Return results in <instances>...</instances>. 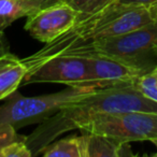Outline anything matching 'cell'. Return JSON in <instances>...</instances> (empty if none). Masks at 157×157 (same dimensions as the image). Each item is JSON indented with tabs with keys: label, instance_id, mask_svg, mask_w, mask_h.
I'll return each instance as SVG.
<instances>
[{
	"label": "cell",
	"instance_id": "3",
	"mask_svg": "<svg viewBox=\"0 0 157 157\" xmlns=\"http://www.w3.org/2000/svg\"><path fill=\"white\" fill-rule=\"evenodd\" d=\"M156 44L157 23L152 22L123 35L97 41L69 55L82 57L100 55L110 57L146 73L157 66Z\"/></svg>",
	"mask_w": 157,
	"mask_h": 157
},
{
	"label": "cell",
	"instance_id": "12",
	"mask_svg": "<svg viewBox=\"0 0 157 157\" xmlns=\"http://www.w3.org/2000/svg\"><path fill=\"white\" fill-rule=\"evenodd\" d=\"M40 155L44 157H85L83 135L51 142L41 151Z\"/></svg>",
	"mask_w": 157,
	"mask_h": 157
},
{
	"label": "cell",
	"instance_id": "6",
	"mask_svg": "<svg viewBox=\"0 0 157 157\" xmlns=\"http://www.w3.org/2000/svg\"><path fill=\"white\" fill-rule=\"evenodd\" d=\"M88 74L90 63L86 57L63 55L54 57L28 72L22 84L59 83L78 87L85 86Z\"/></svg>",
	"mask_w": 157,
	"mask_h": 157
},
{
	"label": "cell",
	"instance_id": "1",
	"mask_svg": "<svg viewBox=\"0 0 157 157\" xmlns=\"http://www.w3.org/2000/svg\"><path fill=\"white\" fill-rule=\"evenodd\" d=\"M127 111L157 113V102L144 97L130 84L99 88L57 111L25 137V141L33 156H38L59 136L73 129L80 130L96 116Z\"/></svg>",
	"mask_w": 157,
	"mask_h": 157
},
{
	"label": "cell",
	"instance_id": "13",
	"mask_svg": "<svg viewBox=\"0 0 157 157\" xmlns=\"http://www.w3.org/2000/svg\"><path fill=\"white\" fill-rule=\"evenodd\" d=\"M130 85L144 97L157 102V66L150 72L136 78Z\"/></svg>",
	"mask_w": 157,
	"mask_h": 157
},
{
	"label": "cell",
	"instance_id": "2",
	"mask_svg": "<svg viewBox=\"0 0 157 157\" xmlns=\"http://www.w3.org/2000/svg\"><path fill=\"white\" fill-rule=\"evenodd\" d=\"M152 22L147 7L115 1L95 13L80 15L71 28L23 61L28 73L54 57L69 55L78 48L135 30Z\"/></svg>",
	"mask_w": 157,
	"mask_h": 157
},
{
	"label": "cell",
	"instance_id": "4",
	"mask_svg": "<svg viewBox=\"0 0 157 157\" xmlns=\"http://www.w3.org/2000/svg\"><path fill=\"white\" fill-rule=\"evenodd\" d=\"M95 90L96 88L86 86H68L61 92L37 97H24L15 92L0 107V123H9L16 130L29 125L41 124L67 105Z\"/></svg>",
	"mask_w": 157,
	"mask_h": 157
},
{
	"label": "cell",
	"instance_id": "9",
	"mask_svg": "<svg viewBox=\"0 0 157 157\" xmlns=\"http://www.w3.org/2000/svg\"><path fill=\"white\" fill-rule=\"evenodd\" d=\"M27 73L26 65L12 53L0 55V100L9 98L22 85Z\"/></svg>",
	"mask_w": 157,
	"mask_h": 157
},
{
	"label": "cell",
	"instance_id": "14",
	"mask_svg": "<svg viewBox=\"0 0 157 157\" xmlns=\"http://www.w3.org/2000/svg\"><path fill=\"white\" fill-rule=\"evenodd\" d=\"M63 1L71 6L74 10H76L80 15H86V14L95 13L117 0H63Z\"/></svg>",
	"mask_w": 157,
	"mask_h": 157
},
{
	"label": "cell",
	"instance_id": "5",
	"mask_svg": "<svg viewBox=\"0 0 157 157\" xmlns=\"http://www.w3.org/2000/svg\"><path fill=\"white\" fill-rule=\"evenodd\" d=\"M81 131L108 136L122 143L157 139V113L127 111L100 114L84 125Z\"/></svg>",
	"mask_w": 157,
	"mask_h": 157
},
{
	"label": "cell",
	"instance_id": "7",
	"mask_svg": "<svg viewBox=\"0 0 157 157\" xmlns=\"http://www.w3.org/2000/svg\"><path fill=\"white\" fill-rule=\"evenodd\" d=\"M80 13L65 1L38 10L27 17L25 30L36 40L48 43L71 28Z\"/></svg>",
	"mask_w": 157,
	"mask_h": 157
},
{
	"label": "cell",
	"instance_id": "10",
	"mask_svg": "<svg viewBox=\"0 0 157 157\" xmlns=\"http://www.w3.org/2000/svg\"><path fill=\"white\" fill-rule=\"evenodd\" d=\"M84 138L85 157H120L127 154V145L108 136L82 131Z\"/></svg>",
	"mask_w": 157,
	"mask_h": 157
},
{
	"label": "cell",
	"instance_id": "8",
	"mask_svg": "<svg viewBox=\"0 0 157 157\" xmlns=\"http://www.w3.org/2000/svg\"><path fill=\"white\" fill-rule=\"evenodd\" d=\"M90 63V74L85 86L99 90L115 85L131 84V82L143 74L139 69L110 57L100 55L86 56Z\"/></svg>",
	"mask_w": 157,
	"mask_h": 157
},
{
	"label": "cell",
	"instance_id": "20",
	"mask_svg": "<svg viewBox=\"0 0 157 157\" xmlns=\"http://www.w3.org/2000/svg\"><path fill=\"white\" fill-rule=\"evenodd\" d=\"M147 10H148V13H150L151 20L154 23H157V2L148 6Z\"/></svg>",
	"mask_w": 157,
	"mask_h": 157
},
{
	"label": "cell",
	"instance_id": "18",
	"mask_svg": "<svg viewBox=\"0 0 157 157\" xmlns=\"http://www.w3.org/2000/svg\"><path fill=\"white\" fill-rule=\"evenodd\" d=\"M31 1L37 3L40 7V9H43V8L50 7V6H53V5H55V3L61 2L63 0H31Z\"/></svg>",
	"mask_w": 157,
	"mask_h": 157
},
{
	"label": "cell",
	"instance_id": "21",
	"mask_svg": "<svg viewBox=\"0 0 157 157\" xmlns=\"http://www.w3.org/2000/svg\"><path fill=\"white\" fill-rule=\"evenodd\" d=\"M152 143L154 144V145L156 146V148H157V139H156V140H154V141H152ZM155 155H156V156H157V153H156V154H155Z\"/></svg>",
	"mask_w": 157,
	"mask_h": 157
},
{
	"label": "cell",
	"instance_id": "17",
	"mask_svg": "<svg viewBox=\"0 0 157 157\" xmlns=\"http://www.w3.org/2000/svg\"><path fill=\"white\" fill-rule=\"evenodd\" d=\"M117 1L121 3H125V5L143 6V7H148L150 5L157 2V0H117Z\"/></svg>",
	"mask_w": 157,
	"mask_h": 157
},
{
	"label": "cell",
	"instance_id": "11",
	"mask_svg": "<svg viewBox=\"0 0 157 157\" xmlns=\"http://www.w3.org/2000/svg\"><path fill=\"white\" fill-rule=\"evenodd\" d=\"M40 10V7L31 0H0V31L18 18L28 17Z\"/></svg>",
	"mask_w": 157,
	"mask_h": 157
},
{
	"label": "cell",
	"instance_id": "19",
	"mask_svg": "<svg viewBox=\"0 0 157 157\" xmlns=\"http://www.w3.org/2000/svg\"><path fill=\"white\" fill-rule=\"evenodd\" d=\"M8 52H10V51L9 45L5 39V33H3V31H0V55H3Z\"/></svg>",
	"mask_w": 157,
	"mask_h": 157
},
{
	"label": "cell",
	"instance_id": "16",
	"mask_svg": "<svg viewBox=\"0 0 157 157\" xmlns=\"http://www.w3.org/2000/svg\"><path fill=\"white\" fill-rule=\"evenodd\" d=\"M25 138L17 133V130L9 123H0V153L10 143Z\"/></svg>",
	"mask_w": 157,
	"mask_h": 157
},
{
	"label": "cell",
	"instance_id": "22",
	"mask_svg": "<svg viewBox=\"0 0 157 157\" xmlns=\"http://www.w3.org/2000/svg\"><path fill=\"white\" fill-rule=\"evenodd\" d=\"M156 53H157V44H156Z\"/></svg>",
	"mask_w": 157,
	"mask_h": 157
},
{
	"label": "cell",
	"instance_id": "15",
	"mask_svg": "<svg viewBox=\"0 0 157 157\" xmlns=\"http://www.w3.org/2000/svg\"><path fill=\"white\" fill-rule=\"evenodd\" d=\"M30 148L26 144L25 138L10 143L0 153V157H31Z\"/></svg>",
	"mask_w": 157,
	"mask_h": 157
}]
</instances>
